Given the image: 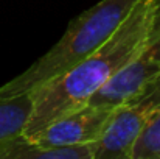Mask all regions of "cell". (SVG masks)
I'll return each instance as SVG.
<instances>
[{"label": "cell", "instance_id": "8992f818", "mask_svg": "<svg viewBox=\"0 0 160 159\" xmlns=\"http://www.w3.org/2000/svg\"><path fill=\"white\" fill-rule=\"evenodd\" d=\"M97 142L81 145H41L23 134L0 147V159H95Z\"/></svg>", "mask_w": 160, "mask_h": 159}, {"label": "cell", "instance_id": "52a82bcc", "mask_svg": "<svg viewBox=\"0 0 160 159\" xmlns=\"http://www.w3.org/2000/svg\"><path fill=\"white\" fill-rule=\"evenodd\" d=\"M33 111V94H5L0 91V147L23 134Z\"/></svg>", "mask_w": 160, "mask_h": 159}, {"label": "cell", "instance_id": "ba28073f", "mask_svg": "<svg viewBox=\"0 0 160 159\" xmlns=\"http://www.w3.org/2000/svg\"><path fill=\"white\" fill-rule=\"evenodd\" d=\"M129 159H160V111L135 140Z\"/></svg>", "mask_w": 160, "mask_h": 159}, {"label": "cell", "instance_id": "6da1fadb", "mask_svg": "<svg viewBox=\"0 0 160 159\" xmlns=\"http://www.w3.org/2000/svg\"><path fill=\"white\" fill-rule=\"evenodd\" d=\"M160 0H138L106 41L62 75L41 84L33 94V111L23 136L31 137L56 119L81 108L107 81L142 52L149 41Z\"/></svg>", "mask_w": 160, "mask_h": 159}, {"label": "cell", "instance_id": "277c9868", "mask_svg": "<svg viewBox=\"0 0 160 159\" xmlns=\"http://www.w3.org/2000/svg\"><path fill=\"white\" fill-rule=\"evenodd\" d=\"M160 75V9L149 41L145 49L106 84H103L87 103L101 106H118L140 91L146 83Z\"/></svg>", "mask_w": 160, "mask_h": 159}, {"label": "cell", "instance_id": "5b68a950", "mask_svg": "<svg viewBox=\"0 0 160 159\" xmlns=\"http://www.w3.org/2000/svg\"><path fill=\"white\" fill-rule=\"evenodd\" d=\"M115 108L117 106L86 103L81 108L56 119L28 139L41 145L98 144L115 112Z\"/></svg>", "mask_w": 160, "mask_h": 159}, {"label": "cell", "instance_id": "3957f363", "mask_svg": "<svg viewBox=\"0 0 160 159\" xmlns=\"http://www.w3.org/2000/svg\"><path fill=\"white\" fill-rule=\"evenodd\" d=\"M159 111L160 75L115 108L97 144L95 159H129L135 140Z\"/></svg>", "mask_w": 160, "mask_h": 159}, {"label": "cell", "instance_id": "7a4b0ae2", "mask_svg": "<svg viewBox=\"0 0 160 159\" xmlns=\"http://www.w3.org/2000/svg\"><path fill=\"white\" fill-rule=\"evenodd\" d=\"M138 0H101L76 16L62 38L27 70L0 86L5 94L31 92L67 72L98 49L121 25Z\"/></svg>", "mask_w": 160, "mask_h": 159}]
</instances>
